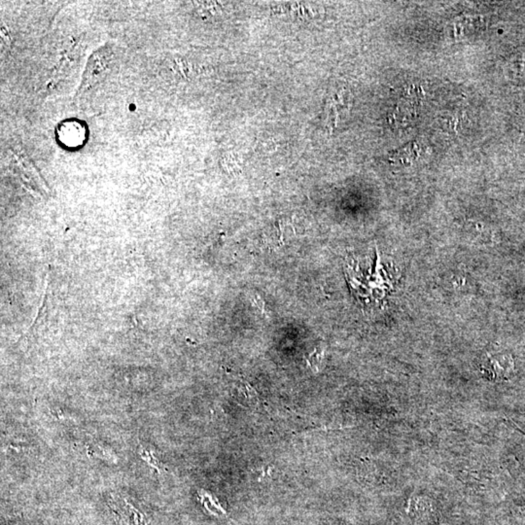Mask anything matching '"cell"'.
<instances>
[{"label":"cell","instance_id":"6da1fadb","mask_svg":"<svg viewBox=\"0 0 525 525\" xmlns=\"http://www.w3.org/2000/svg\"><path fill=\"white\" fill-rule=\"evenodd\" d=\"M481 369L486 372L491 379L506 378L512 369V362L506 356H490Z\"/></svg>","mask_w":525,"mask_h":525},{"label":"cell","instance_id":"7a4b0ae2","mask_svg":"<svg viewBox=\"0 0 525 525\" xmlns=\"http://www.w3.org/2000/svg\"><path fill=\"white\" fill-rule=\"evenodd\" d=\"M111 505L116 506L117 509H112L117 515H119L120 519L123 520L126 525H146L144 517L138 512L131 504H128L126 501H124V504L121 502L114 501Z\"/></svg>","mask_w":525,"mask_h":525},{"label":"cell","instance_id":"3957f363","mask_svg":"<svg viewBox=\"0 0 525 525\" xmlns=\"http://www.w3.org/2000/svg\"><path fill=\"white\" fill-rule=\"evenodd\" d=\"M420 154V146L417 142L408 143L402 149L395 151L392 160L395 162H401L403 165L412 164L413 160H417Z\"/></svg>","mask_w":525,"mask_h":525},{"label":"cell","instance_id":"277c9868","mask_svg":"<svg viewBox=\"0 0 525 525\" xmlns=\"http://www.w3.org/2000/svg\"><path fill=\"white\" fill-rule=\"evenodd\" d=\"M323 352L319 349H315L312 353L310 354L308 358V364L310 365L311 369L315 372H318V367L322 360Z\"/></svg>","mask_w":525,"mask_h":525}]
</instances>
